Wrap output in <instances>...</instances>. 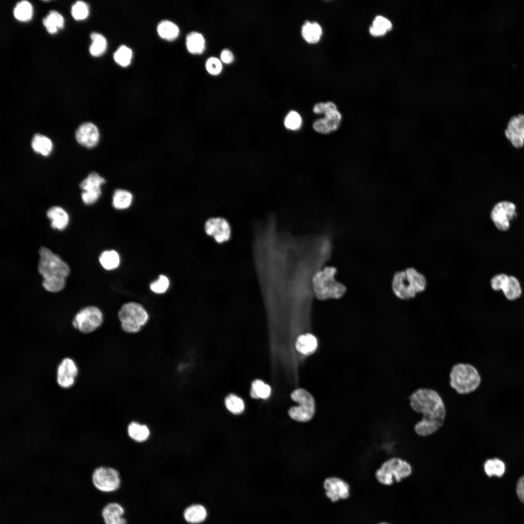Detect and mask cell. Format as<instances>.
Returning a JSON list of instances; mask_svg holds the SVG:
<instances>
[{"instance_id":"cell-38","label":"cell","mask_w":524,"mask_h":524,"mask_svg":"<svg viewBox=\"0 0 524 524\" xmlns=\"http://www.w3.org/2000/svg\"><path fill=\"white\" fill-rule=\"evenodd\" d=\"M132 56L131 49L125 45L119 47L114 55L115 62L123 67L127 66L130 64Z\"/></svg>"},{"instance_id":"cell-35","label":"cell","mask_w":524,"mask_h":524,"mask_svg":"<svg viewBox=\"0 0 524 524\" xmlns=\"http://www.w3.org/2000/svg\"><path fill=\"white\" fill-rule=\"evenodd\" d=\"M92 43L90 47V52L92 55L98 57L102 55L107 48V41L101 34L92 33L91 34Z\"/></svg>"},{"instance_id":"cell-44","label":"cell","mask_w":524,"mask_h":524,"mask_svg":"<svg viewBox=\"0 0 524 524\" xmlns=\"http://www.w3.org/2000/svg\"><path fill=\"white\" fill-rule=\"evenodd\" d=\"M101 191H83L82 194L83 202L87 205L96 202L101 196Z\"/></svg>"},{"instance_id":"cell-8","label":"cell","mask_w":524,"mask_h":524,"mask_svg":"<svg viewBox=\"0 0 524 524\" xmlns=\"http://www.w3.org/2000/svg\"><path fill=\"white\" fill-rule=\"evenodd\" d=\"M118 316L123 331L129 333L139 332L148 321L149 316L140 304L131 302L122 305Z\"/></svg>"},{"instance_id":"cell-7","label":"cell","mask_w":524,"mask_h":524,"mask_svg":"<svg viewBox=\"0 0 524 524\" xmlns=\"http://www.w3.org/2000/svg\"><path fill=\"white\" fill-rule=\"evenodd\" d=\"M291 398L297 405L288 410L289 417L299 423H307L311 420L316 411V401L313 395L303 388H297L292 392Z\"/></svg>"},{"instance_id":"cell-19","label":"cell","mask_w":524,"mask_h":524,"mask_svg":"<svg viewBox=\"0 0 524 524\" xmlns=\"http://www.w3.org/2000/svg\"><path fill=\"white\" fill-rule=\"evenodd\" d=\"M206 507L200 503H193L187 506L183 510L182 517L187 524H202L208 517Z\"/></svg>"},{"instance_id":"cell-31","label":"cell","mask_w":524,"mask_h":524,"mask_svg":"<svg viewBox=\"0 0 524 524\" xmlns=\"http://www.w3.org/2000/svg\"><path fill=\"white\" fill-rule=\"evenodd\" d=\"M43 23L48 32L51 34H53L57 32L58 29L63 28L64 19L59 13L51 11L43 19Z\"/></svg>"},{"instance_id":"cell-26","label":"cell","mask_w":524,"mask_h":524,"mask_svg":"<svg viewBox=\"0 0 524 524\" xmlns=\"http://www.w3.org/2000/svg\"><path fill=\"white\" fill-rule=\"evenodd\" d=\"M483 468L486 475L490 477L492 476L501 477L506 471L505 462L498 458L486 459L483 463Z\"/></svg>"},{"instance_id":"cell-47","label":"cell","mask_w":524,"mask_h":524,"mask_svg":"<svg viewBox=\"0 0 524 524\" xmlns=\"http://www.w3.org/2000/svg\"><path fill=\"white\" fill-rule=\"evenodd\" d=\"M377 524H392L388 523V522H382L378 523H377Z\"/></svg>"},{"instance_id":"cell-24","label":"cell","mask_w":524,"mask_h":524,"mask_svg":"<svg viewBox=\"0 0 524 524\" xmlns=\"http://www.w3.org/2000/svg\"><path fill=\"white\" fill-rule=\"evenodd\" d=\"M133 199V195L130 191L124 189H117L114 192L112 204L115 209L125 210L131 206Z\"/></svg>"},{"instance_id":"cell-11","label":"cell","mask_w":524,"mask_h":524,"mask_svg":"<svg viewBox=\"0 0 524 524\" xmlns=\"http://www.w3.org/2000/svg\"><path fill=\"white\" fill-rule=\"evenodd\" d=\"M103 322V314L97 306H88L80 309L74 315L72 325L83 334H89L97 330Z\"/></svg>"},{"instance_id":"cell-20","label":"cell","mask_w":524,"mask_h":524,"mask_svg":"<svg viewBox=\"0 0 524 524\" xmlns=\"http://www.w3.org/2000/svg\"><path fill=\"white\" fill-rule=\"evenodd\" d=\"M129 437L133 442L143 443L149 439L150 430L148 426L137 421H131L127 428Z\"/></svg>"},{"instance_id":"cell-12","label":"cell","mask_w":524,"mask_h":524,"mask_svg":"<svg viewBox=\"0 0 524 524\" xmlns=\"http://www.w3.org/2000/svg\"><path fill=\"white\" fill-rule=\"evenodd\" d=\"M516 207L512 202L504 200L497 202L491 212V218L496 228L505 231L510 227V221L516 217Z\"/></svg>"},{"instance_id":"cell-22","label":"cell","mask_w":524,"mask_h":524,"mask_svg":"<svg viewBox=\"0 0 524 524\" xmlns=\"http://www.w3.org/2000/svg\"><path fill=\"white\" fill-rule=\"evenodd\" d=\"M318 347L316 338L311 333L299 335L295 342V348L301 354L310 355L315 352Z\"/></svg>"},{"instance_id":"cell-6","label":"cell","mask_w":524,"mask_h":524,"mask_svg":"<svg viewBox=\"0 0 524 524\" xmlns=\"http://www.w3.org/2000/svg\"><path fill=\"white\" fill-rule=\"evenodd\" d=\"M335 273L334 268L326 267L318 271L313 277V288L318 299L339 298L345 293V286L334 279Z\"/></svg>"},{"instance_id":"cell-28","label":"cell","mask_w":524,"mask_h":524,"mask_svg":"<svg viewBox=\"0 0 524 524\" xmlns=\"http://www.w3.org/2000/svg\"><path fill=\"white\" fill-rule=\"evenodd\" d=\"M31 146L33 150L43 156L49 155L52 149V143L50 139L45 135L37 133L33 137Z\"/></svg>"},{"instance_id":"cell-14","label":"cell","mask_w":524,"mask_h":524,"mask_svg":"<svg viewBox=\"0 0 524 524\" xmlns=\"http://www.w3.org/2000/svg\"><path fill=\"white\" fill-rule=\"evenodd\" d=\"M323 487L326 497L333 503L346 499L350 495L349 484L338 476H332L325 478Z\"/></svg>"},{"instance_id":"cell-32","label":"cell","mask_w":524,"mask_h":524,"mask_svg":"<svg viewBox=\"0 0 524 524\" xmlns=\"http://www.w3.org/2000/svg\"><path fill=\"white\" fill-rule=\"evenodd\" d=\"M101 266L106 270H114L119 266L120 262L118 253L114 250H105L101 253L99 258Z\"/></svg>"},{"instance_id":"cell-37","label":"cell","mask_w":524,"mask_h":524,"mask_svg":"<svg viewBox=\"0 0 524 524\" xmlns=\"http://www.w3.org/2000/svg\"><path fill=\"white\" fill-rule=\"evenodd\" d=\"M225 406L228 410L234 414H240L245 409L243 399L234 394H229L225 398Z\"/></svg>"},{"instance_id":"cell-2","label":"cell","mask_w":524,"mask_h":524,"mask_svg":"<svg viewBox=\"0 0 524 524\" xmlns=\"http://www.w3.org/2000/svg\"><path fill=\"white\" fill-rule=\"evenodd\" d=\"M38 271L43 278L44 288L50 293L61 291L66 285V279L70 272L68 265L48 248L42 247L39 251Z\"/></svg>"},{"instance_id":"cell-36","label":"cell","mask_w":524,"mask_h":524,"mask_svg":"<svg viewBox=\"0 0 524 524\" xmlns=\"http://www.w3.org/2000/svg\"><path fill=\"white\" fill-rule=\"evenodd\" d=\"M15 17L21 21H27L32 18L33 7L31 4L26 0L18 3L14 9Z\"/></svg>"},{"instance_id":"cell-15","label":"cell","mask_w":524,"mask_h":524,"mask_svg":"<svg viewBox=\"0 0 524 524\" xmlns=\"http://www.w3.org/2000/svg\"><path fill=\"white\" fill-rule=\"evenodd\" d=\"M504 133L514 147H523L524 146V114H519L510 118Z\"/></svg>"},{"instance_id":"cell-33","label":"cell","mask_w":524,"mask_h":524,"mask_svg":"<svg viewBox=\"0 0 524 524\" xmlns=\"http://www.w3.org/2000/svg\"><path fill=\"white\" fill-rule=\"evenodd\" d=\"M502 291L506 298L509 300L518 298L522 294L520 283L516 278L509 276Z\"/></svg>"},{"instance_id":"cell-46","label":"cell","mask_w":524,"mask_h":524,"mask_svg":"<svg viewBox=\"0 0 524 524\" xmlns=\"http://www.w3.org/2000/svg\"><path fill=\"white\" fill-rule=\"evenodd\" d=\"M234 55L232 52L227 49H223L220 53V60L226 64H230L234 60Z\"/></svg>"},{"instance_id":"cell-25","label":"cell","mask_w":524,"mask_h":524,"mask_svg":"<svg viewBox=\"0 0 524 524\" xmlns=\"http://www.w3.org/2000/svg\"><path fill=\"white\" fill-rule=\"evenodd\" d=\"M188 50L192 54H201L205 49V40L203 35L196 32L189 33L186 39Z\"/></svg>"},{"instance_id":"cell-17","label":"cell","mask_w":524,"mask_h":524,"mask_svg":"<svg viewBox=\"0 0 524 524\" xmlns=\"http://www.w3.org/2000/svg\"><path fill=\"white\" fill-rule=\"evenodd\" d=\"M104 524H128L124 507L116 501L106 503L100 512Z\"/></svg>"},{"instance_id":"cell-4","label":"cell","mask_w":524,"mask_h":524,"mask_svg":"<svg viewBox=\"0 0 524 524\" xmlns=\"http://www.w3.org/2000/svg\"><path fill=\"white\" fill-rule=\"evenodd\" d=\"M449 379L451 388L460 395H467L475 392L481 382V377L477 370L467 363L454 365L450 372Z\"/></svg>"},{"instance_id":"cell-39","label":"cell","mask_w":524,"mask_h":524,"mask_svg":"<svg viewBox=\"0 0 524 524\" xmlns=\"http://www.w3.org/2000/svg\"><path fill=\"white\" fill-rule=\"evenodd\" d=\"M302 123V118L297 112L295 111H290L286 116L284 119V125L285 127L292 131L299 129Z\"/></svg>"},{"instance_id":"cell-10","label":"cell","mask_w":524,"mask_h":524,"mask_svg":"<svg viewBox=\"0 0 524 524\" xmlns=\"http://www.w3.org/2000/svg\"><path fill=\"white\" fill-rule=\"evenodd\" d=\"M313 111L317 114H324L325 117L314 122L313 128L317 132L328 134L337 130L342 121V115L336 105L331 101L316 104Z\"/></svg>"},{"instance_id":"cell-30","label":"cell","mask_w":524,"mask_h":524,"mask_svg":"<svg viewBox=\"0 0 524 524\" xmlns=\"http://www.w3.org/2000/svg\"><path fill=\"white\" fill-rule=\"evenodd\" d=\"M105 182V179L96 172H92L80 183L83 191H101V186Z\"/></svg>"},{"instance_id":"cell-41","label":"cell","mask_w":524,"mask_h":524,"mask_svg":"<svg viewBox=\"0 0 524 524\" xmlns=\"http://www.w3.org/2000/svg\"><path fill=\"white\" fill-rule=\"evenodd\" d=\"M88 8L85 3L77 1L72 7L71 14L76 20H82L88 15Z\"/></svg>"},{"instance_id":"cell-40","label":"cell","mask_w":524,"mask_h":524,"mask_svg":"<svg viewBox=\"0 0 524 524\" xmlns=\"http://www.w3.org/2000/svg\"><path fill=\"white\" fill-rule=\"evenodd\" d=\"M170 285L168 278L164 275H161L157 280L151 282L149 288L152 292L157 294H162L165 293Z\"/></svg>"},{"instance_id":"cell-29","label":"cell","mask_w":524,"mask_h":524,"mask_svg":"<svg viewBox=\"0 0 524 524\" xmlns=\"http://www.w3.org/2000/svg\"><path fill=\"white\" fill-rule=\"evenodd\" d=\"M392 28V24L390 20L383 16H377L369 28V33L373 36H380L385 34Z\"/></svg>"},{"instance_id":"cell-42","label":"cell","mask_w":524,"mask_h":524,"mask_svg":"<svg viewBox=\"0 0 524 524\" xmlns=\"http://www.w3.org/2000/svg\"><path fill=\"white\" fill-rule=\"evenodd\" d=\"M205 67L209 73L216 75L221 72L222 64L221 60L215 57H211L207 60Z\"/></svg>"},{"instance_id":"cell-43","label":"cell","mask_w":524,"mask_h":524,"mask_svg":"<svg viewBox=\"0 0 524 524\" xmlns=\"http://www.w3.org/2000/svg\"><path fill=\"white\" fill-rule=\"evenodd\" d=\"M508 276L505 274H497L491 280V286L496 291L502 290L508 279Z\"/></svg>"},{"instance_id":"cell-45","label":"cell","mask_w":524,"mask_h":524,"mask_svg":"<svg viewBox=\"0 0 524 524\" xmlns=\"http://www.w3.org/2000/svg\"><path fill=\"white\" fill-rule=\"evenodd\" d=\"M516 491L519 499L524 504V475L517 480Z\"/></svg>"},{"instance_id":"cell-21","label":"cell","mask_w":524,"mask_h":524,"mask_svg":"<svg viewBox=\"0 0 524 524\" xmlns=\"http://www.w3.org/2000/svg\"><path fill=\"white\" fill-rule=\"evenodd\" d=\"M47 215L51 220V226L54 229L60 230H63L67 227L68 224V214L61 207L53 206L51 207L47 211Z\"/></svg>"},{"instance_id":"cell-16","label":"cell","mask_w":524,"mask_h":524,"mask_svg":"<svg viewBox=\"0 0 524 524\" xmlns=\"http://www.w3.org/2000/svg\"><path fill=\"white\" fill-rule=\"evenodd\" d=\"M206 233L219 243L228 241L231 235V228L229 222L222 217H213L205 223Z\"/></svg>"},{"instance_id":"cell-13","label":"cell","mask_w":524,"mask_h":524,"mask_svg":"<svg viewBox=\"0 0 524 524\" xmlns=\"http://www.w3.org/2000/svg\"><path fill=\"white\" fill-rule=\"evenodd\" d=\"M78 374L79 369L74 360L70 357H65L57 366L56 383L61 388L70 389L75 384Z\"/></svg>"},{"instance_id":"cell-1","label":"cell","mask_w":524,"mask_h":524,"mask_svg":"<svg viewBox=\"0 0 524 524\" xmlns=\"http://www.w3.org/2000/svg\"><path fill=\"white\" fill-rule=\"evenodd\" d=\"M409 400L412 409L422 415L421 420L414 427L418 435L430 436L442 427L446 418V409L442 398L436 390L426 388L417 389L409 396Z\"/></svg>"},{"instance_id":"cell-5","label":"cell","mask_w":524,"mask_h":524,"mask_svg":"<svg viewBox=\"0 0 524 524\" xmlns=\"http://www.w3.org/2000/svg\"><path fill=\"white\" fill-rule=\"evenodd\" d=\"M411 464L400 458L394 457L382 462L375 472L377 481L384 486L399 484L411 476Z\"/></svg>"},{"instance_id":"cell-27","label":"cell","mask_w":524,"mask_h":524,"mask_svg":"<svg viewBox=\"0 0 524 524\" xmlns=\"http://www.w3.org/2000/svg\"><path fill=\"white\" fill-rule=\"evenodd\" d=\"M157 32L159 36L167 41H173L179 36V27L173 22L164 20L160 22L157 26Z\"/></svg>"},{"instance_id":"cell-23","label":"cell","mask_w":524,"mask_h":524,"mask_svg":"<svg viewBox=\"0 0 524 524\" xmlns=\"http://www.w3.org/2000/svg\"><path fill=\"white\" fill-rule=\"evenodd\" d=\"M322 32L321 26L316 22L306 21L301 28L303 38L310 44H315L319 42Z\"/></svg>"},{"instance_id":"cell-9","label":"cell","mask_w":524,"mask_h":524,"mask_svg":"<svg viewBox=\"0 0 524 524\" xmlns=\"http://www.w3.org/2000/svg\"><path fill=\"white\" fill-rule=\"evenodd\" d=\"M91 481L96 490L107 494L116 492L122 484L119 471L115 468L106 465L98 466L93 470Z\"/></svg>"},{"instance_id":"cell-3","label":"cell","mask_w":524,"mask_h":524,"mask_svg":"<svg viewBox=\"0 0 524 524\" xmlns=\"http://www.w3.org/2000/svg\"><path fill=\"white\" fill-rule=\"evenodd\" d=\"M427 287L425 276L413 267L396 272L393 277L392 288L394 295L401 300H409L425 291Z\"/></svg>"},{"instance_id":"cell-34","label":"cell","mask_w":524,"mask_h":524,"mask_svg":"<svg viewBox=\"0 0 524 524\" xmlns=\"http://www.w3.org/2000/svg\"><path fill=\"white\" fill-rule=\"evenodd\" d=\"M271 393L270 386L260 379L253 381L250 390V396L255 399H266Z\"/></svg>"},{"instance_id":"cell-18","label":"cell","mask_w":524,"mask_h":524,"mask_svg":"<svg viewBox=\"0 0 524 524\" xmlns=\"http://www.w3.org/2000/svg\"><path fill=\"white\" fill-rule=\"evenodd\" d=\"M99 137L98 129L91 122L82 123L78 127L75 133L77 142L88 148L95 147L99 140Z\"/></svg>"}]
</instances>
